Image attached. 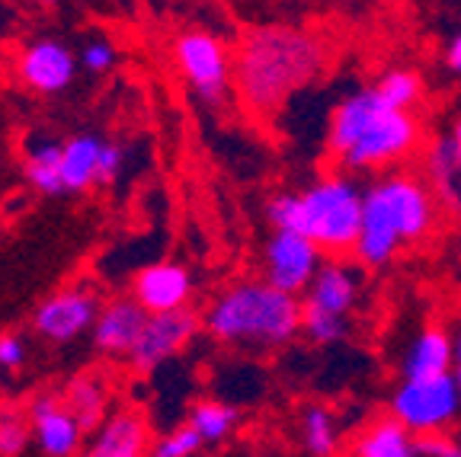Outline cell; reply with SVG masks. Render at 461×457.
Returning a JSON list of instances; mask_svg holds the SVG:
<instances>
[{"mask_svg": "<svg viewBox=\"0 0 461 457\" xmlns=\"http://www.w3.org/2000/svg\"><path fill=\"white\" fill-rule=\"evenodd\" d=\"M327 42L298 26H257L234 51V94L257 119H273L327 71Z\"/></svg>", "mask_w": 461, "mask_h": 457, "instance_id": "obj_1", "label": "cell"}, {"mask_svg": "<svg viewBox=\"0 0 461 457\" xmlns=\"http://www.w3.org/2000/svg\"><path fill=\"white\" fill-rule=\"evenodd\" d=\"M439 215V195L420 173L388 170L366 186L362 230L353 259L362 269H388L407 246L420 243Z\"/></svg>", "mask_w": 461, "mask_h": 457, "instance_id": "obj_2", "label": "cell"}, {"mask_svg": "<svg viewBox=\"0 0 461 457\" xmlns=\"http://www.w3.org/2000/svg\"><path fill=\"white\" fill-rule=\"evenodd\" d=\"M302 298L267 279H247L224 288L209 304L202 327L215 343L269 352L302 336Z\"/></svg>", "mask_w": 461, "mask_h": 457, "instance_id": "obj_3", "label": "cell"}, {"mask_svg": "<svg viewBox=\"0 0 461 457\" xmlns=\"http://www.w3.org/2000/svg\"><path fill=\"white\" fill-rule=\"evenodd\" d=\"M304 234L324 250L327 259H346L356 253L362 230V202L366 186L353 173H324L302 193Z\"/></svg>", "mask_w": 461, "mask_h": 457, "instance_id": "obj_4", "label": "cell"}, {"mask_svg": "<svg viewBox=\"0 0 461 457\" xmlns=\"http://www.w3.org/2000/svg\"><path fill=\"white\" fill-rule=\"evenodd\" d=\"M423 141V125L411 109H382L368 119V125L359 131L353 148L343 157H337V166L343 173H388L407 157H413Z\"/></svg>", "mask_w": 461, "mask_h": 457, "instance_id": "obj_5", "label": "cell"}, {"mask_svg": "<svg viewBox=\"0 0 461 457\" xmlns=\"http://www.w3.org/2000/svg\"><path fill=\"white\" fill-rule=\"evenodd\" d=\"M173 61L189 90L209 106H221L234 90V55L205 29H186L173 39Z\"/></svg>", "mask_w": 461, "mask_h": 457, "instance_id": "obj_6", "label": "cell"}, {"mask_svg": "<svg viewBox=\"0 0 461 457\" xmlns=\"http://www.w3.org/2000/svg\"><path fill=\"white\" fill-rule=\"evenodd\" d=\"M461 393L452 374L432 381H401L388 400V413L401 419L413 435H432L458 419Z\"/></svg>", "mask_w": 461, "mask_h": 457, "instance_id": "obj_7", "label": "cell"}, {"mask_svg": "<svg viewBox=\"0 0 461 457\" xmlns=\"http://www.w3.org/2000/svg\"><path fill=\"white\" fill-rule=\"evenodd\" d=\"M324 250L298 230H273L263 243V279L302 298L324 265Z\"/></svg>", "mask_w": 461, "mask_h": 457, "instance_id": "obj_8", "label": "cell"}, {"mask_svg": "<svg viewBox=\"0 0 461 457\" xmlns=\"http://www.w3.org/2000/svg\"><path fill=\"white\" fill-rule=\"evenodd\" d=\"M202 329V317L189 308L180 310H167V314H151L144 323L141 336L131 345L129 364L138 374H151L154 368L167 362V358L180 355Z\"/></svg>", "mask_w": 461, "mask_h": 457, "instance_id": "obj_9", "label": "cell"}, {"mask_svg": "<svg viewBox=\"0 0 461 457\" xmlns=\"http://www.w3.org/2000/svg\"><path fill=\"white\" fill-rule=\"evenodd\" d=\"M77 65L80 58L61 39H51V36L32 39L16 55V80L26 90H32V94L55 96V94H65L68 86L74 84Z\"/></svg>", "mask_w": 461, "mask_h": 457, "instance_id": "obj_10", "label": "cell"}, {"mask_svg": "<svg viewBox=\"0 0 461 457\" xmlns=\"http://www.w3.org/2000/svg\"><path fill=\"white\" fill-rule=\"evenodd\" d=\"M362 288H366V269L359 263L324 259V265L317 269L308 291L302 294V308L349 320V314L359 308Z\"/></svg>", "mask_w": 461, "mask_h": 457, "instance_id": "obj_11", "label": "cell"}, {"mask_svg": "<svg viewBox=\"0 0 461 457\" xmlns=\"http://www.w3.org/2000/svg\"><path fill=\"white\" fill-rule=\"evenodd\" d=\"M96 317H100V310H96L94 294L84 288H65V291H55L39 304L32 314V327L49 343H74L94 327Z\"/></svg>", "mask_w": 461, "mask_h": 457, "instance_id": "obj_12", "label": "cell"}, {"mask_svg": "<svg viewBox=\"0 0 461 457\" xmlns=\"http://www.w3.org/2000/svg\"><path fill=\"white\" fill-rule=\"evenodd\" d=\"M29 416H32L39 451L45 457H74L80 451L84 429H80V422L74 419V413L65 407L61 397L39 393L36 400L29 403Z\"/></svg>", "mask_w": 461, "mask_h": 457, "instance_id": "obj_13", "label": "cell"}, {"mask_svg": "<svg viewBox=\"0 0 461 457\" xmlns=\"http://www.w3.org/2000/svg\"><path fill=\"white\" fill-rule=\"evenodd\" d=\"M131 298L141 304L148 314H167L180 310L193 298V275L180 263H154L135 275Z\"/></svg>", "mask_w": 461, "mask_h": 457, "instance_id": "obj_14", "label": "cell"}, {"mask_svg": "<svg viewBox=\"0 0 461 457\" xmlns=\"http://www.w3.org/2000/svg\"><path fill=\"white\" fill-rule=\"evenodd\" d=\"M455 336L439 323H429L413 336L401 358V381H432L452 374L455 368Z\"/></svg>", "mask_w": 461, "mask_h": 457, "instance_id": "obj_15", "label": "cell"}, {"mask_svg": "<svg viewBox=\"0 0 461 457\" xmlns=\"http://www.w3.org/2000/svg\"><path fill=\"white\" fill-rule=\"evenodd\" d=\"M148 310L135 298H115L106 308H100V317L94 323V345L106 355H129L131 345L141 336Z\"/></svg>", "mask_w": 461, "mask_h": 457, "instance_id": "obj_16", "label": "cell"}, {"mask_svg": "<svg viewBox=\"0 0 461 457\" xmlns=\"http://www.w3.org/2000/svg\"><path fill=\"white\" fill-rule=\"evenodd\" d=\"M148 451V426L138 413H115L96 429V438L84 457H144Z\"/></svg>", "mask_w": 461, "mask_h": 457, "instance_id": "obj_17", "label": "cell"}, {"mask_svg": "<svg viewBox=\"0 0 461 457\" xmlns=\"http://www.w3.org/2000/svg\"><path fill=\"white\" fill-rule=\"evenodd\" d=\"M353 457H423L420 442L401 419L394 416H378L356 435Z\"/></svg>", "mask_w": 461, "mask_h": 457, "instance_id": "obj_18", "label": "cell"}, {"mask_svg": "<svg viewBox=\"0 0 461 457\" xmlns=\"http://www.w3.org/2000/svg\"><path fill=\"white\" fill-rule=\"evenodd\" d=\"M423 173L429 179L432 193L439 195L452 211L461 215V160L452 135H442L426 148Z\"/></svg>", "mask_w": 461, "mask_h": 457, "instance_id": "obj_19", "label": "cell"}, {"mask_svg": "<svg viewBox=\"0 0 461 457\" xmlns=\"http://www.w3.org/2000/svg\"><path fill=\"white\" fill-rule=\"evenodd\" d=\"M100 150L103 141L96 135H74L65 141V154H61V183L65 193H84L96 183V170H100Z\"/></svg>", "mask_w": 461, "mask_h": 457, "instance_id": "obj_20", "label": "cell"}, {"mask_svg": "<svg viewBox=\"0 0 461 457\" xmlns=\"http://www.w3.org/2000/svg\"><path fill=\"white\" fill-rule=\"evenodd\" d=\"M65 407L74 413V419L80 422L84 432H96L103 426V416H106V400H109V387L100 374H80L68 384L65 390Z\"/></svg>", "mask_w": 461, "mask_h": 457, "instance_id": "obj_21", "label": "cell"}, {"mask_svg": "<svg viewBox=\"0 0 461 457\" xmlns=\"http://www.w3.org/2000/svg\"><path fill=\"white\" fill-rule=\"evenodd\" d=\"M302 448L308 457H337L339 426L337 413L324 403H308L302 409Z\"/></svg>", "mask_w": 461, "mask_h": 457, "instance_id": "obj_22", "label": "cell"}, {"mask_svg": "<svg viewBox=\"0 0 461 457\" xmlns=\"http://www.w3.org/2000/svg\"><path fill=\"white\" fill-rule=\"evenodd\" d=\"M61 154H65V144H51V141L36 144L26 154V179L39 193L45 195L65 193V183H61Z\"/></svg>", "mask_w": 461, "mask_h": 457, "instance_id": "obj_23", "label": "cell"}, {"mask_svg": "<svg viewBox=\"0 0 461 457\" xmlns=\"http://www.w3.org/2000/svg\"><path fill=\"white\" fill-rule=\"evenodd\" d=\"M240 413L230 403H221V400H199L193 403V409H189V426H193L195 432L202 435V442L205 444H218L224 442V438L234 432V426H238Z\"/></svg>", "mask_w": 461, "mask_h": 457, "instance_id": "obj_24", "label": "cell"}, {"mask_svg": "<svg viewBox=\"0 0 461 457\" xmlns=\"http://www.w3.org/2000/svg\"><path fill=\"white\" fill-rule=\"evenodd\" d=\"M29 438H36L29 407L4 400L0 403V457H20Z\"/></svg>", "mask_w": 461, "mask_h": 457, "instance_id": "obj_25", "label": "cell"}, {"mask_svg": "<svg viewBox=\"0 0 461 457\" xmlns=\"http://www.w3.org/2000/svg\"><path fill=\"white\" fill-rule=\"evenodd\" d=\"M375 86L391 109H411L413 112L423 100V77L413 67H391L378 77Z\"/></svg>", "mask_w": 461, "mask_h": 457, "instance_id": "obj_26", "label": "cell"}, {"mask_svg": "<svg viewBox=\"0 0 461 457\" xmlns=\"http://www.w3.org/2000/svg\"><path fill=\"white\" fill-rule=\"evenodd\" d=\"M269 230H298L304 234V199L302 193H273L263 205Z\"/></svg>", "mask_w": 461, "mask_h": 457, "instance_id": "obj_27", "label": "cell"}, {"mask_svg": "<svg viewBox=\"0 0 461 457\" xmlns=\"http://www.w3.org/2000/svg\"><path fill=\"white\" fill-rule=\"evenodd\" d=\"M302 333L308 336V343H314V345H337L349 336V320L321 314V310H304L302 314Z\"/></svg>", "mask_w": 461, "mask_h": 457, "instance_id": "obj_28", "label": "cell"}, {"mask_svg": "<svg viewBox=\"0 0 461 457\" xmlns=\"http://www.w3.org/2000/svg\"><path fill=\"white\" fill-rule=\"evenodd\" d=\"M202 435L193 426H180V429L167 432L164 438H158L151 448V457H195L202 451Z\"/></svg>", "mask_w": 461, "mask_h": 457, "instance_id": "obj_29", "label": "cell"}, {"mask_svg": "<svg viewBox=\"0 0 461 457\" xmlns=\"http://www.w3.org/2000/svg\"><path fill=\"white\" fill-rule=\"evenodd\" d=\"M80 58V67L90 74H106L115 67V61H119V49H115L109 39H90V42H84V49L77 51Z\"/></svg>", "mask_w": 461, "mask_h": 457, "instance_id": "obj_30", "label": "cell"}, {"mask_svg": "<svg viewBox=\"0 0 461 457\" xmlns=\"http://www.w3.org/2000/svg\"><path fill=\"white\" fill-rule=\"evenodd\" d=\"M420 454L423 457H461V442L442 435V432H432V435H417Z\"/></svg>", "mask_w": 461, "mask_h": 457, "instance_id": "obj_31", "label": "cell"}, {"mask_svg": "<svg viewBox=\"0 0 461 457\" xmlns=\"http://www.w3.org/2000/svg\"><path fill=\"white\" fill-rule=\"evenodd\" d=\"M26 362V343L14 333H0V372H14Z\"/></svg>", "mask_w": 461, "mask_h": 457, "instance_id": "obj_32", "label": "cell"}, {"mask_svg": "<svg viewBox=\"0 0 461 457\" xmlns=\"http://www.w3.org/2000/svg\"><path fill=\"white\" fill-rule=\"evenodd\" d=\"M122 166V148L119 144H109L103 141V150H100V170H96V183H113L115 173Z\"/></svg>", "mask_w": 461, "mask_h": 457, "instance_id": "obj_33", "label": "cell"}, {"mask_svg": "<svg viewBox=\"0 0 461 457\" xmlns=\"http://www.w3.org/2000/svg\"><path fill=\"white\" fill-rule=\"evenodd\" d=\"M446 65H448V71H452V74H461V32L452 39V42H448V49H446Z\"/></svg>", "mask_w": 461, "mask_h": 457, "instance_id": "obj_34", "label": "cell"}, {"mask_svg": "<svg viewBox=\"0 0 461 457\" xmlns=\"http://www.w3.org/2000/svg\"><path fill=\"white\" fill-rule=\"evenodd\" d=\"M452 138H455V148H458V160H461V119L452 125Z\"/></svg>", "mask_w": 461, "mask_h": 457, "instance_id": "obj_35", "label": "cell"}, {"mask_svg": "<svg viewBox=\"0 0 461 457\" xmlns=\"http://www.w3.org/2000/svg\"><path fill=\"white\" fill-rule=\"evenodd\" d=\"M452 378L458 384V393H461V358H455V368H452Z\"/></svg>", "mask_w": 461, "mask_h": 457, "instance_id": "obj_36", "label": "cell"}, {"mask_svg": "<svg viewBox=\"0 0 461 457\" xmlns=\"http://www.w3.org/2000/svg\"><path fill=\"white\" fill-rule=\"evenodd\" d=\"M29 4H36V7H55V0H29Z\"/></svg>", "mask_w": 461, "mask_h": 457, "instance_id": "obj_37", "label": "cell"}, {"mask_svg": "<svg viewBox=\"0 0 461 457\" xmlns=\"http://www.w3.org/2000/svg\"><path fill=\"white\" fill-rule=\"evenodd\" d=\"M455 355L461 358V329H458V336H455Z\"/></svg>", "mask_w": 461, "mask_h": 457, "instance_id": "obj_38", "label": "cell"}]
</instances>
